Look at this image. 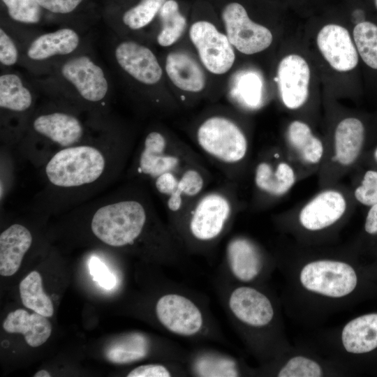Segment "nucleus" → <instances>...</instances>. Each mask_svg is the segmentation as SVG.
I'll return each instance as SVG.
<instances>
[{
    "mask_svg": "<svg viewBox=\"0 0 377 377\" xmlns=\"http://www.w3.org/2000/svg\"><path fill=\"white\" fill-rule=\"evenodd\" d=\"M133 142L114 121H97L80 142L52 155L39 169L42 188L30 207L40 214L69 211L113 185L126 170Z\"/></svg>",
    "mask_w": 377,
    "mask_h": 377,
    "instance_id": "f257e3e1",
    "label": "nucleus"
},
{
    "mask_svg": "<svg viewBox=\"0 0 377 377\" xmlns=\"http://www.w3.org/2000/svg\"><path fill=\"white\" fill-rule=\"evenodd\" d=\"M138 180L124 184L69 210L84 219L91 235L116 249H151L164 263L177 265L184 251L170 227L157 216L154 206Z\"/></svg>",
    "mask_w": 377,
    "mask_h": 377,
    "instance_id": "f03ea898",
    "label": "nucleus"
},
{
    "mask_svg": "<svg viewBox=\"0 0 377 377\" xmlns=\"http://www.w3.org/2000/svg\"><path fill=\"white\" fill-rule=\"evenodd\" d=\"M38 84L52 99L91 119L109 116L110 84L103 66L85 49L53 64Z\"/></svg>",
    "mask_w": 377,
    "mask_h": 377,
    "instance_id": "7ed1b4c3",
    "label": "nucleus"
},
{
    "mask_svg": "<svg viewBox=\"0 0 377 377\" xmlns=\"http://www.w3.org/2000/svg\"><path fill=\"white\" fill-rule=\"evenodd\" d=\"M82 114L53 99L37 107L15 145L18 154L40 168L57 151L89 136L97 121L83 120Z\"/></svg>",
    "mask_w": 377,
    "mask_h": 377,
    "instance_id": "20e7f679",
    "label": "nucleus"
},
{
    "mask_svg": "<svg viewBox=\"0 0 377 377\" xmlns=\"http://www.w3.org/2000/svg\"><path fill=\"white\" fill-rule=\"evenodd\" d=\"M237 207L232 193L226 188L204 191L170 222V227L184 251L205 254L227 232Z\"/></svg>",
    "mask_w": 377,
    "mask_h": 377,
    "instance_id": "39448f33",
    "label": "nucleus"
},
{
    "mask_svg": "<svg viewBox=\"0 0 377 377\" xmlns=\"http://www.w3.org/2000/svg\"><path fill=\"white\" fill-rule=\"evenodd\" d=\"M189 148L176 145L161 131L146 133L137 149L128 173L149 182L165 202L177 190L182 177L191 166L201 163Z\"/></svg>",
    "mask_w": 377,
    "mask_h": 377,
    "instance_id": "423d86ee",
    "label": "nucleus"
},
{
    "mask_svg": "<svg viewBox=\"0 0 377 377\" xmlns=\"http://www.w3.org/2000/svg\"><path fill=\"white\" fill-rule=\"evenodd\" d=\"M161 326L172 335L193 341H223L207 302L191 290L170 284L154 305Z\"/></svg>",
    "mask_w": 377,
    "mask_h": 377,
    "instance_id": "0eeeda50",
    "label": "nucleus"
},
{
    "mask_svg": "<svg viewBox=\"0 0 377 377\" xmlns=\"http://www.w3.org/2000/svg\"><path fill=\"white\" fill-rule=\"evenodd\" d=\"M219 290L226 313L246 341L254 343L255 337L269 330L276 311L271 298L255 285L242 284L223 276Z\"/></svg>",
    "mask_w": 377,
    "mask_h": 377,
    "instance_id": "6e6552de",
    "label": "nucleus"
},
{
    "mask_svg": "<svg viewBox=\"0 0 377 377\" xmlns=\"http://www.w3.org/2000/svg\"><path fill=\"white\" fill-rule=\"evenodd\" d=\"M324 143V158L318 170L320 188L337 184L344 175L356 170L371 140L363 121L348 117L337 124L332 140Z\"/></svg>",
    "mask_w": 377,
    "mask_h": 377,
    "instance_id": "1a4fd4ad",
    "label": "nucleus"
},
{
    "mask_svg": "<svg viewBox=\"0 0 377 377\" xmlns=\"http://www.w3.org/2000/svg\"><path fill=\"white\" fill-rule=\"evenodd\" d=\"M195 142L200 150L227 172L245 166L250 143L242 128L232 119L222 115L207 117L198 126Z\"/></svg>",
    "mask_w": 377,
    "mask_h": 377,
    "instance_id": "9d476101",
    "label": "nucleus"
},
{
    "mask_svg": "<svg viewBox=\"0 0 377 377\" xmlns=\"http://www.w3.org/2000/svg\"><path fill=\"white\" fill-rule=\"evenodd\" d=\"M355 205L351 188L337 183L320 188L299 206L293 214L294 221L297 228L305 233H323L340 224Z\"/></svg>",
    "mask_w": 377,
    "mask_h": 377,
    "instance_id": "9b49d317",
    "label": "nucleus"
},
{
    "mask_svg": "<svg viewBox=\"0 0 377 377\" xmlns=\"http://www.w3.org/2000/svg\"><path fill=\"white\" fill-rule=\"evenodd\" d=\"M36 94L17 72L0 75L1 139L3 146L15 147L36 107Z\"/></svg>",
    "mask_w": 377,
    "mask_h": 377,
    "instance_id": "f8f14e48",
    "label": "nucleus"
},
{
    "mask_svg": "<svg viewBox=\"0 0 377 377\" xmlns=\"http://www.w3.org/2000/svg\"><path fill=\"white\" fill-rule=\"evenodd\" d=\"M303 289L330 299L350 295L357 286V274L346 261L334 258L314 259L305 263L298 275Z\"/></svg>",
    "mask_w": 377,
    "mask_h": 377,
    "instance_id": "ddd939ff",
    "label": "nucleus"
},
{
    "mask_svg": "<svg viewBox=\"0 0 377 377\" xmlns=\"http://www.w3.org/2000/svg\"><path fill=\"white\" fill-rule=\"evenodd\" d=\"M82 45L81 35L71 27L41 33L27 42L22 49L20 64L40 76L55 63L83 49Z\"/></svg>",
    "mask_w": 377,
    "mask_h": 377,
    "instance_id": "4468645a",
    "label": "nucleus"
},
{
    "mask_svg": "<svg viewBox=\"0 0 377 377\" xmlns=\"http://www.w3.org/2000/svg\"><path fill=\"white\" fill-rule=\"evenodd\" d=\"M300 174L283 149L273 148L260 156L253 168V182L258 196L268 201L287 195L297 181Z\"/></svg>",
    "mask_w": 377,
    "mask_h": 377,
    "instance_id": "2eb2a0df",
    "label": "nucleus"
},
{
    "mask_svg": "<svg viewBox=\"0 0 377 377\" xmlns=\"http://www.w3.org/2000/svg\"><path fill=\"white\" fill-rule=\"evenodd\" d=\"M267 268L265 253L253 239L237 235L228 240L222 276L237 283L253 285L261 279Z\"/></svg>",
    "mask_w": 377,
    "mask_h": 377,
    "instance_id": "dca6fc26",
    "label": "nucleus"
},
{
    "mask_svg": "<svg viewBox=\"0 0 377 377\" xmlns=\"http://www.w3.org/2000/svg\"><path fill=\"white\" fill-rule=\"evenodd\" d=\"M226 36L233 47L245 54H253L267 49L272 34L265 27L254 22L242 4L232 2L222 12Z\"/></svg>",
    "mask_w": 377,
    "mask_h": 377,
    "instance_id": "f3484780",
    "label": "nucleus"
},
{
    "mask_svg": "<svg viewBox=\"0 0 377 377\" xmlns=\"http://www.w3.org/2000/svg\"><path fill=\"white\" fill-rule=\"evenodd\" d=\"M189 36L201 62L211 73L221 75L232 66L235 54L226 35L207 21H198L189 29Z\"/></svg>",
    "mask_w": 377,
    "mask_h": 377,
    "instance_id": "a211bd4d",
    "label": "nucleus"
},
{
    "mask_svg": "<svg viewBox=\"0 0 377 377\" xmlns=\"http://www.w3.org/2000/svg\"><path fill=\"white\" fill-rule=\"evenodd\" d=\"M284 140L286 147L282 149L296 167L300 178L318 172L324 158L325 143L306 123L300 120L291 121Z\"/></svg>",
    "mask_w": 377,
    "mask_h": 377,
    "instance_id": "6ab92c4d",
    "label": "nucleus"
},
{
    "mask_svg": "<svg viewBox=\"0 0 377 377\" xmlns=\"http://www.w3.org/2000/svg\"><path fill=\"white\" fill-rule=\"evenodd\" d=\"M112 54L119 69L136 82L154 86L161 80L162 68L148 47L134 40H120L113 46Z\"/></svg>",
    "mask_w": 377,
    "mask_h": 377,
    "instance_id": "aec40b11",
    "label": "nucleus"
},
{
    "mask_svg": "<svg viewBox=\"0 0 377 377\" xmlns=\"http://www.w3.org/2000/svg\"><path fill=\"white\" fill-rule=\"evenodd\" d=\"M309 80L310 69L304 58L289 54L281 59L275 80L287 108L297 110L304 105L309 96Z\"/></svg>",
    "mask_w": 377,
    "mask_h": 377,
    "instance_id": "412c9836",
    "label": "nucleus"
},
{
    "mask_svg": "<svg viewBox=\"0 0 377 377\" xmlns=\"http://www.w3.org/2000/svg\"><path fill=\"white\" fill-rule=\"evenodd\" d=\"M184 365L188 375L199 377H237L248 373L237 358L208 348L188 353Z\"/></svg>",
    "mask_w": 377,
    "mask_h": 377,
    "instance_id": "4be33fe9",
    "label": "nucleus"
},
{
    "mask_svg": "<svg viewBox=\"0 0 377 377\" xmlns=\"http://www.w3.org/2000/svg\"><path fill=\"white\" fill-rule=\"evenodd\" d=\"M317 45L327 61L338 71H351L358 63L356 47L348 30L342 26H324L317 36Z\"/></svg>",
    "mask_w": 377,
    "mask_h": 377,
    "instance_id": "5701e85b",
    "label": "nucleus"
},
{
    "mask_svg": "<svg viewBox=\"0 0 377 377\" xmlns=\"http://www.w3.org/2000/svg\"><path fill=\"white\" fill-rule=\"evenodd\" d=\"M31 230L20 223H13L0 234V274L10 276L19 269L23 258L33 243Z\"/></svg>",
    "mask_w": 377,
    "mask_h": 377,
    "instance_id": "b1692460",
    "label": "nucleus"
},
{
    "mask_svg": "<svg viewBox=\"0 0 377 377\" xmlns=\"http://www.w3.org/2000/svg\"><path fill=\"white\" fill-rule=\"evenodd\" d=\"M343 349L351 354H363L377 348V313H367L348 322L341 332Z\"/></svg>",
    "mask_w": 377,
    "mask_h": 377,
    "instance_id": "393cba45",
    "label": "nucleus"
},
{
    "mask_svg": "<svg viewBox=\"0 0 377 377\" xmlns=\"http://www.w3.org/2000/svg\"><path fill=\"white\" fill-rule=\"evenodd\" d=\"M165 71L172 82L181 90L200 92L205 86L206 78L201 66L184 52H172L167 55Z\"/></svg>",
    "mask_w": 377,
    "mask_h": 377,
    "instance_id": "a878e982",
    "label": "nucleus"
},
{
    "mask_svg": "<svg viewBox=\"0 0 377 377\" xmlns=\"http://www.w3.org/2000/svg\"><path fill=\"white\" fill-rule=\"evenodd\" d=\"M3 328L8 333L23 334L26 342L31 347L43 344L52 333V325L47 317L36 312L30 314L22 309L8 314Z\"/></svg>",
    "mask_w": 377,
    "mask_h": 377,
    "instance_id": "bb28decb",
    "label": "nucleus"
},
{
    "mask_svg": "<svg viewBox=\"0 0 377 377\" xmlns=\"http://www.w3.org/2000/svg\"><path fill=\"white\" fill-rule=\"evenodd\" d=\"M151 348V340L147 335L133 332L123 334L112 341L106 350L105 356L114 364H130L147 357Z\"/></svg>",
    "mask_w": 377,
    "mask_h": 377,
    "instance_id": "cd10ccee",
    "label": "nucleus"
},
{
    "mask_svg": "<svg viewBox=\"0 0 377 377\" xmlns=\"http://www.w3.org/2000/svg\"><path fill=\"white\" fill-rule=\"evenodd\" d=\"M20 295L23 305L45 317L54 313L53 304L44 292L42 278L36 271L30 272L20 283Z\"/></svg>",
    "mask_w": 377,
    "mask_h": 377,
    "instance_id": "c85d7f7f",
    "label": "nucleus"
},
{
    "mask_svg": "<svg viewBox=\"0 0 377 377\" xmlns=\"http://www.w3.org/2000/svg\"><path fill=\"white\" fill-rule=\"evenodd\" d=\"M263 82L260 77L253 71H244L237 75L230 94L241 107L256 110L262 105Z\"/></svg>",
    "mask_w": 377,
    "mask_h": 377,
    "instance_id": "c756f323",
    "label": "nucleus"
},
{
    "mask_svg": "<svg viewBox=\"0 0 377 377\" xmlns=\"http://www.w3.org/2000/svg\"><path fill=\"white\" fill-rule=\"evenodd\" d=\"M161 28L156 40L159 45L168 47L176 43L186 27V20L181 14L175 0H166L158 13Z\"/></svg>",
    "mask_w": 377,
    "mask_h": 377,
    "instance_id": "7c9ffc66",
    "label": "nucleus"
},
{
    "mask_svg": "<svg viewBox=\"0 0 377 377\" xmlns=\"http://www.w3.org/2000/svg\"><path fill=\"white\" fill-rule=\"evenodd\" d=\"M353 38L364 62L377 69V25L369 21L358 22L353 29Z\"/></svg>",
    "mask_w": 377,
    "mask_h": 377,
    "instance_id": "2f4dec72",
    "label": "nucleus"
},
{
    "mask_svg": "<svg viewBox=\"0 0 377 377\" xmlns=\"http://www.w3.org/2000/svg\"><path fill=\"white\" fill-rule=\"evenodd\" d=\"M358 174L351 188L353 196L357 203L369 207L377 203V169L360 165Z\"/></svg>",
    "mask_w": 377,
    "mask_h": 377,
    "instance_id": "473e14b6",
    "label": "nucleus"
},
{
    "mask_svg": "<svg viewBox=\"0 0 377 377\" xmlns=\"http://www.w3.org/2000/svg\"><path fill=\"white\" fill-rule=\"evenodd\" d=\"M166 0H140L136 5L126 10L121 21L125 27L137 31L148 26L158 14Z\"/></svg>",
    "mask_w": 377,
    "mask_h": 377,
    "instance_id": "72a5a7b5",
    "label": "nucleus"
},
{
    "mask_svg": "<svg viewBox=\"0 0 377 377\" xmlns=\"http://www.w3.org/2000/svg\"><path fill=\"white\" fill-rule=\"evenodd\" d=\"M9 18L22 25H37L41 22L44 10L38 0H1Z\"/></svg>",
    "mask_w": 377,
    "mask_h": 377,
    "instance_id": "f704fd0d",
    "label": "nucleus"
},
{
    "mask_svg": "<svg viewBox=\"0 0 377 377\" xmlns=\"http://www.w3.org/2000/svg\"><path fill=\"white\" fill-rule=\"evenodd\" d=\"M279 377H320L324 376L322 365L311 357L295 355L289 358L276 371Z\"/></svg>",
    "mask_w": 377,
    "mask_h": 377,
    "instance_id": "c9c22d12",
    "label": "nucleus"
},
{
    "mask_svg": "<svg viewBox=\"0 0 377 377\" xmlns=\"http://www.w3.org/2000/svg\"><path fill=\"white\" fill-rule=\"evenodd\" d=\"M185 365L171 361L168 364L152 363L140 365L128 373L127 377H170L187 376Z\"/></svg>",
    "mask_w": 377,
    "mask_h": 377,
    "instance_id": "e433bc0d",
    "label": "nucleus"
},
{
    "mask_svg": "<svg viewBox=\"0 0 377 377\" xmlns=\"http://www.w3.org/2000/svg\"><path fill=\"white\" fill-rule=\"evenodd\" d=\"M22 47L11 30L0 27V64L4 69L20 64Z\"/></svg>",
    "mask_w": 377,
    "mask_h": 377,
    "instance_id": "4c0bfd02",
    "label": "nucleus"
},
{
    "mask_svg": "<svg viewBox=\"0 0 377 377\" xmlns=\"http://www.w3.org/2000/svg\"><path fill=\"white\" fill-rule=\"evenodd\" d=\"M88 265L93 280L96 281L99 286L106 290H110L115 286V276L98 257L92 256Z\"/></svg>",
    "mask_w": 377,
    "mask_h": 377,
    "instance_id": "58836bf2",
    "label": "nucleus"
},
{
    "mask_svg": "<svg viewBox=\"0 0 377 377\" xmlns=\"http://www.w3.org/2000/svg\"><path fill=\"white\" fill-rule=\"evenodd\" d=\"M84 0H38L44 10L55 15L73 13Z\"/></svg>",
    "mask_w": 377,
    "mask_h": 377,
    "instance_id": "ea45409f",
    "label": "nucleus"
},
{
    "mask_svg": "<svg viewBox=\"0 0 377 377\" xmlns=\"http://www.w3.org/2000/svg\"><path fill=\"white\" fill-rule=\"evenodd\" d=\"M6 147V151L5 149L1 150V202L4 200L6 195L8 193L10 186L12 184L10 180L13 179L10 177V174L13 172H12L13 169L11 170L13 168V161L8 151L10 147Z\"/></svg>",
    "mask_w": 377,
    "mask_h": 377,
    "instance_id": "a19ab883",
    "label": "nucleus"
},
{
    "mask_svg": "<svg viewBox=\"0 0 377 377\" xmlns=\"http://www.w3.org/2000/svg\"><path fill=\"white\" fill-rule=\"evenodd\" d=\"M363 230L367 237H377V203L367 208Z\"/></svg>",
    "mask_w": 377,
    "mask_h": 377,
    "instance_id": "79ce46f5",
    "label": "nucleus"
},
{
    "mask_svg": "<svg viewBox=\"0 0 377 377\" xmlns=\"http://www.w3.org/2000/svg\"><path fill=\"white\" fill-rule=\"evenodd\" d=\"M360 165L377 169V142L372 144L367 149Z\"/></svg>",
    "mask_w": 377,
    "mask_h": 377,
    "instance_id": "37998d69",
    "label": "nucleus"
},
{
    "mask_svg": "<svg viewBox=\"0 0 377 377\" xmlns=\"http://www.w3.org/2000/svg\"><path fill=\"white\" fill-rule=\"evenodd\" d=\"M34 377H50L51 375L45 370H40L36 372L34 375Z\"/></svg>",
    "mask_w": 377,
    "mask_h": 377,
    "instance_id": "c03bdc74",
    "label": "nucleus"
},
{
    "mask_svg": "<svg viewBox=\"0 0 377 377\" xmlns=\"http://www.w3.org/2000/svg\"><path fill=\"white\" fill-rule=\"evenodd\" d=\"M374 5L377 9V0H374Z\"/></svg>",
    "mask_w": 377,
    "mask_h": 377,
    "instance_id": "a18cd8bd",
    "label": "nucleus"
},
{
    "mask_svg": "<svg viewBox=\"0 0 377 377\" xmlns=\"http://www.w3.org/2000/svg\"><path fill=\"white\" fill-rule=\"evenodd\" d=\"M375 142H377V141H376ZM375 142H374V143H375ZM373 144H374V143H373Z\"/></svg>",
    "mask_w": 377,
    "mask_h": 377,
    "instance_id": "49530a36",
    "label": "nucleus"
}]
</instances>
